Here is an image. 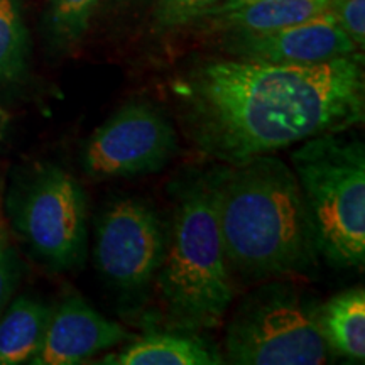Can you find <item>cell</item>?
Returning a JSON list of instances; mask_svg holds the SVG:
<instances>
[{
  "mask_svg": "<svg viewBox=\"0 0 365 365\" xmlns=\"http://www.w3.org/2000/svg\"><path fill=\"white\" fill-rule=\"evenodd\" d=\"M331 12L357 48L365 44V0H333Z\"/></svg>",
  "mask_w": 365,
  "mask_h": 365,
  "instance_id": "ac0fdd59",
  "label": "cell"
},
{
  "mask_svg": "<svg viewBox=\"0 0 365 365\" xmlns=\"http://www.w3.org/2000/svg\"><path fill=\"white\" fill-rule=\"evenodd\" d=\"M130 339L124 327L71 294L51 312L43 345L31 364L76 365Z\"/></svg>",
  "mask_w": 365,
  "mask_h": 365,
  "instance_id": "30bf717a",
  "label": "cell"
},
{
  "mask_svg": "<svg viewBox=\"0 0 365 365\" xmlns=\"http://www.w3.org/2000/svg\"><path fill=\"white\" fill-rule=\"evenodd\" d=\"M19 282V261L7 240L0 242V314L11 303V298Z\"/></svg>",
  "mask_w": 365,
  "mask_h": 365,
  "instance_id": "d6986e66",
  "label": "cell"
},
{
  "mask_svg": "<svg viewBox=\"0 0 365 365\" xmlns=\"http://www.w3.org/2000/svg\"><path fill=\"white\" fill-rule=\"evenodd\" d=\"M29 38L21 0H0V85L12 83L24 75Z\"/></svg>",
  "mask_w": 365,
  "mask_h": 365,
  "instance_id": "9a60e30c",
  "label": "cell"
},
{
  "mask_svg": "<svg viewBox=\"0 0 365 365\" xmlns=\"http://www.w3.org/2000/svg\"><path fill=\"white\" fill-rule=\"evenodd\" d=\"M53 309L43 301L19 296L0 314V365L31 364L38 355Z\"/></svg>",
  "mask_w": 365,
  "mask_h": 365,
  "instance_id": "4fadbf2b",
  "label": "cell"
},
{
  "mask_svg": "<svg viewBox=\"0 0 365 365\" xmlns=\"http://www.w3.org/2000/svg\"><path fill=\"white\" fill-rule=\"evenodd\" d=\"M322 257L333 267L365 262V145L357 137L323 134L291 150Z\"/></svg>",
  "mask_w": 365,
  "mask_h": 365,
  "instance_id": "277c9868",
  "label": "cell"
},
{
  "mask_svg": "<svg viewBox=\"0 0 365 365\" xmlns=\"http://www.w3.org/2000/svg\"><path fill=\"white\" fill-rule=\"evenodd\" d=\"M102 0H49L48 24L59 46H71L83 38Z\"/></svg>",
  "mask_w": 365,
  "mask_h": 365,
  "instance_id": "2e32d148",
  "label": "cell"
},
{
  "mask_svg": "<svg viewBox=\"0 0 365 365\" xmlns=\"http://www.w3.org/2000/svg\"><path fill=\"white\" fill-rule=\"evenodd\" d=\"M223 49L230 56L249 61L314 65L357 54L359 48L346 36L328 7L312 19L269 33H227Z\"/></svg>",
  "mask_w": 365,
  "mask_h": 365,
  "instance_id": "9c48e42d",
  "label": "cell"
},
{
  "mask_svg": "<svg viewBox=\"0 0 365 365\" xmlns=\"http://www.w3.org/2000/svg\"><path fill=\"white\" fill-rule=\"evenodd\" d=\"M171 97L200 153L239 164L362 124V56L314 65L207 59L173 80Z\"/></svg>",
  "mask_w": 365,
  "mask_h": 365,
  "instance_id": "6da1fadb",
  "label": "cell"
},
{
  "mask_svg": "<svg viewBox=\"0 0 365 365\" xmlns=\"http://www.w3.org/2000/svg\"><path fill=\"white\" fill-rule=\"evenodd\" d=\"M156 284L173 322L188 330L222 325L235 298L210 180L181 193Z\"/></svg>",
  "mask_w": 365,
  "mask_h": 365,
  "instance_id": "3957f363",
  "label": "cell"
},
{
  "mask_svg": "<svg viewBox=\"0 0 365 365\" xmlns=\"http://www.w3.org/2000/svg\"><path fill=\"white\" fill-rule=\"evenodd\" d=\"M7 124H9L7 112H4L2 108H0V139L4 137V132H6V129H7Z\"/></svg>",
  "mask_w": 365,
  "mask_h": 365,
  "instance_id": "ffe728a7",
  "label": "cell"
},
{
  "mask_svg": "<svg viewBox=\"0 0 365 365\" xmlns=\"http://www.w3.org/2000/svg\"><path fill=\"white\" fill-rule=\"evenodd\" d=\"M103 364L117 365H220L225 359L193 335L154 333L132 341L120 354L108 357Z\"/></svg>",
  "mask_w": 365,
  "mask_h": 365,
  "instance_id": "5bb4252c",
  "label": "cell"
},
{
  "mask_svg": "<svg viewBox=\"0 0 365 365\" xmlns=\"http://www.w3.org/2000/svg\"><path fill=\"white\" fill-rule=\"evenodd\" d=\"M333 0H222L205 14L225 33H269L308 21L327 11Z\"/></svg>",
  "mask_w": 365,
  "mask_h": 365,
  "instance_id": "8fae6325",
  "label": "cell"
},
{
  "mask_svg": "<svg viewBox=\"0 0 365 365\" xmlns=\"http://www.w3.org/2000/svg\"><path fill=\"white\" fill-rule=\"evenodd\" d=\"M2 240H7V239H6V235H4V232L0 230V242H2Z\"/></svg>",
  "mask_w": 365,
  "mask_h": 365,
  "instance_id": "44dd1931",
  "label": "cell"
},
{
  "mask_svg": "<svg viewBox=\"0 0 365 365\" xmlns=\"http://www.w3.org/2000/svg\"><path fill=\"white\" fill-rule=\"evenodd\" d=\"M318 327L328 352L354 362L365 359V293L364 287L341 291L318 307Z\"/></svg>",
  "mask_w": 365,
  "mask_h": 365,
  "instance_id": "7c38bea8",
  "label": "cell"
},
{
  "mask_svg": "<svg viewBox=\"0 0 365 365\" xmlns=\"http://www.w3.org/2000/svg\"><path fill=\"white\" fill-rule=\"evenodd\" d=\"M223 346L225 362L237 365H319L328 359L318 307L281 279L261 282L239 301Z\"/></svg>",
  "mask_w": 365,
  "mask_h": 365,
  "instance_id": "5b68a950",
  "label": "cell"
},
{
  "mask_svg": "<svg viewBox=\"0 0 365 365\" xmlns=\"http://www.w3.org/2000/svg\"><path fill=\"white\" fill-rule=\"evenodd\" d=\"M176 150L178 132L170 117L149 102H130L86 139L81 166L93 180L144 176L161 171Z\"/></svg>",
  "mask_w": 365,
  "mask_h": 365,
  "instance_id": "52a82bcc",
  "label": "cell"
},
{
  "mask_svg": "<svg viewBox=\"0 0 365 365\" xmlns=\"http://www.w3.org/2000/svg\"><path fill=\"white\" fill-rule=\"evenodd\" d=\"M11 213L14 227L46 266L70 271L83 264L86 195L63 168H36L12 196Z\"/></svg>",
  "mask_w": 365,
  "mask_h": 365,
  "instance_id": "8992f818",
  "label": "cell"
},
{
  "mask_svg": "<svg viewBox=\"0 0 365 365\" xmlns=\"http://www.w3.org/2000/svg\"><path fill=\"white\" fill-rule=\"evenodd\" d=\"M225 255L242 281L303 276L319 262L317 232L293 168L276 154L208 178Z\"/></svg>",
  "mask_w": 365,
  "mask_h": 365,
  "instance_id": "7a4b0ae2",
  "label": "cell"
},
{
  "mask_svg": "<svg viewBox=\"0 0 365 365\" xmlns=\"http://www.w3.org/2000/svg\"><path fill=\"white\" fill-rule=\"evenodd\" d=\"M166 247L158 212L139 198H122L103 212L95 235V264L117 291L134 294L156 279Z\"/></svg>",
  "mask_w": 365,
  "mask_h": 365,
  "instance_id": "ba28073f",
  "label": "cell"
},
{
  "mask_svg": "<svg viewBox=\"0 0 365 365\" xmlns=\"http://www.w3.org/2000/svg\"><path fill=\"white\" fill-rule=\"evenodd\" d=\"M222 0H158L154 7V22L159 29H176L191 22L202 21L210 9Z\"/></svg>",
  "mask_w": 365,
  "mask_h": 365,
  "instance_id": "e0dca14e",
  "label": "cell"
}]
</instances>
